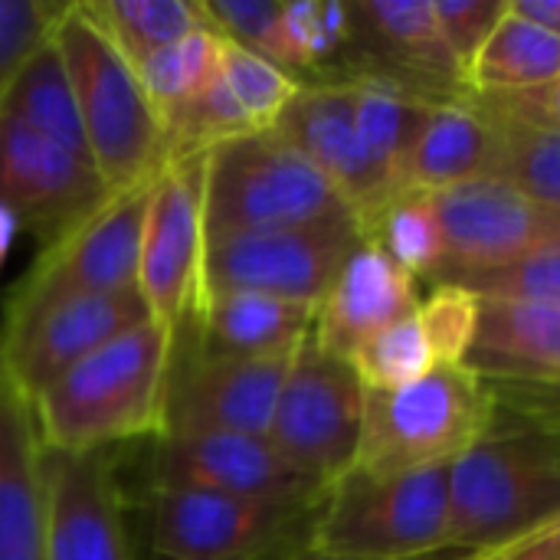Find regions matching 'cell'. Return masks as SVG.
Masks as SVG:
<instances>
[{
  "label": "cell",
  "instance_id": "1",
  "mask_svg": "<svg viewBox=\"0 0 560 560\" xmlns=\"http://www.w3.org/2000/svg\"><path fill=\"white\" fill-rule=\"evenodd\" d=\"M174 335L148 318L66 371L33 400L49 453H102L164 433Z\"/></svg>",
  "mask_w": 560,
  "mask_h": 560
},
{
  "label": "cell",
  "instance_id": "2",
  "mask_svg": "<svg viewBox=\"0 0 560 560\" xmlns=\"http://www.w3.org/2000/svg\"><path fill=\"white\" fill-rule=\"evenodd\" d=\"M560 515V440L495 410L486 436L450 469L443 548L492 555Z\"/></svg>",
  "mask_w": 560,
  "mask_h": 560
},
{
  "label": "cell",
  "instance_id": "3",
  "mask_svg": "<svg viewBox=\"0 0 560 560\" xmlns=\"http://www.w3.org/2000/svg\"><path fill=\"white\" fill-rule=\"evenodd\" d=\"M52 39L75 95L92 164L108 194L154 180L167 164L161 115L135 66L105 36L85 0L62 3Z\"/></svg>",
  "mask_w": 560,
  "mask_h": 560
},
{
  "label": "cell",
  "instance_id": "4",
  "mask_svg": "<svg viewBox=\"0 0 560 560\" xmlns=\"http://www.w3.org/2000/svg\"><path fill=\"white\" fill-rule=\"evenodd\" d=\"M354 217L328 177L276 131H246L207 151V243Z\"/></svg>",
  "mask_w": 560,
  "mask_h": 560
},
{
  "label": "cell",
  "instance_id": "5",
  "mask_svg": "<svg viewBox=\"0 0 560 560\" xmlns=\"http://www.w3.org/2000/svg\"><path fill=\"white\" fill-rule=\"evenodd\" d=\"M492 417L489 384L466 364H440L397 390H368L354 469L394 476L453 466L486 436Z\"/></svg>",
  "mask_w": 560,
  "mask_h": 560
},
{
  "label": "cell",
  "instance_id": "6",
  "mask_svg": "<svg viewBox=\"0 0 560 560\" xmlns=\"http://www.w3.org/2000/svg\"><path fill=\"white\" fill-rule=\"evenodd\" d=\"M450 469L345 472L322 499L312 548L351 560H417L443 551Z\"/></svg>",
  "mask_w": 560,
  "mask_h": 560
},
{
  "label": "cell",
  "instance_id": "7",
  "mask_svg": "<svg viewBox=\"0 0 560 560\" xmlns=\"http://www.w3.org/2000/svg\"><path fill=\"white\" fill-rule=\"evenodd\" d=\"M144 560H276L312 545L318 502H259L217 492H141Z\"/></svg>",
  "mask_w": 560,
  "mask_h": 560
},
{
  "label": "cell",
  "instance_id": "8",
  "mask_svg": "<svg viewBox=\"0 0 560 560\" xmlns=\"http://www.w3.org/2000/svg\"><path fill=\"white\" fill-rule=\"evenodd\" d=\"M151 184L154 180L112 194L66 236L43 246L30 272L7 295L0 331L16 328L30 315L66 299L138 289L141 230Z\"/></svg>",
  "mask_w": 560,
  "mask_h": 560
},
{
  "label": "cell",
  "instance_id": "9",
  "mask_svg": "<svg viewBox=\"0 0 560 560\" xmlns=\"http://www.w3.org/2000/svg\"><path fill=\"white\" fill-rule=\"evenodd\" d=\"M364 394L354 364L308 335L282 384L269 443L318 486H335L358 463Z\"/></svg>",
  "mask_w": 560,
  "mask_h": 560
},
{
  "label": "cell",
  "instance_id": "10",
  "mask_svg": "<svg viewBox=\"0 0 560 560\" xmlns=\"http://www.w3.org/2000/svg\"><path fill=\"white\" fill-rule=\"evenodd\" d=\"M203 161L207 154L167 161L148 194L138 292L151 318L180 338L194 322L203 295Z\"/></svg>",
  "mask_w": 560,
  "mask_h": 560
},
{
  "label": "cell",
  "instance_id": "11",
  "mask_svg": "<svg viewBox=\"0 0 560 560\" xmlns=\"http://www.w3.org/2000/svg\"><path fill=\"white\" fill-rule=\"evenodd\" d=\"M361 240L364 233L358 217H338L312 226L240 233L207 243L203 295L256 292L318 305Z\"/></svg>",
  "mask_w": 560,
  "mask_h": 560
},
{
  "label": "cell",
  "instance_id": "12",
  "mask_svg": "<svg viewBox=\"0 0 560 560\" xmlns=\"http://www.w3.org/2000/svg\"><path fill=\"white\" fill-rule=\"evenodd\" d=\"M335 82H381L433 105L469 98L466 75L443 39L433 0L351 3V43Z\"/></svg>",
  "mask_w": 560,
  "mask_h": 560
},
{
  "label": "cell",
  "instance_id": "13",
  "mask_svg": "<svg viewBox=\"0 0 560 560\" xmlns=\"http://www.w3.org/2000/svg\"><path fill=\"white\" fill-rule=\"evenodd\" d=\"M141 492L187 489L259 502H318L328 489L295 469L269 436L164 433L144 443Z\"/></svg>",
  "mask_w": 560,
  "mask_h": 560
},
{
  "label": "cell",
  "instance_id": "14",
  "mask_svg": "<svg viewBox=\"0 0 560 560\" xmlns=\"http://www.w3.org/2000/svg\"><path fill=\"white\" fill-rule=\"evenodd\" d=\"M430 197L446 236V259L433 285L532 253L560 249V207L505 180L486 177Z\"/></svg>",
  "mask_w": 560,
  "mask_h": 560
},
{
  "label": "cell",
  "instance_id": "15",
  "mask_svg": "<svg viewBox=\"0 0 560 560\" xmlns=\"http://www.w3.org/2000/svg\"><path fill=\"white\" fill-rule=\"evenodd\" d=\"M292 358H207L174 341L164 433L269 436Z\"/></svg>",
  "mask_w": 560,
  "mask_h": 560
},
{
  "label": "cell",
  "instance_id": "16",
  "mask_svg": "<svg viewBox=\"0 0 560 560\" xmlns=\"http://www.w3.org/2000/svg\"><path fill=\"white\" fill-rule=\"evenodd\" d=\"M121 450L49 453L43 560H138L118 472Z\"/></svg>",
  "mask_w": 560,
  "mask_h": 560
},
{
  "label": "cell",
  "instance_id": "17",
  "mask_svg": "<svg viewBox=\"0 0 560 560\" xmlns=\"http://www.w3.org/2000/svg\"><path fill=\"white\" fill-rule=\"evenodd\" d=\"M108 197L89 158L0 115V200L39 246L66 236Z\"/></svg>",
  "mask_w": 560,
  "mask_h": 560
},
{
  "label": "cell",
  "instance_id": "18",
  "mask_svg": "<svg viewBox=\"0 0 560 560\" xmlns=\"http://www.w3.org/2000/svg\"><path fill=\"white\" fill-rule=\"evenodd\" d=\"M148 318L151 308L138 289L66 299L30 315L16 328H3L0 364L13 387L33 404L79 361Z\"/></svg>",
  "mask_w": 560,
  "mask_h": 560
},
{
  "label": "cell",
  "instance_id": "19",
  "mask_svg": "<svg viewBox=\"0 0 560 560\" xmlns=\"http://www.w3.org/2000/svg\"><path fill=\"white\" fill-rule=\"evenodd\" d=\"M272 131L328 177L358 220L397 194L390 171L368 151L358 131L351 82H302Z\"/></svg>",
  "mask_w": 560,
  "mask_h": 560
},
{
  "label": "cell",
  "instance_id": "20",
  "mask_svg": "<svg viewBox=\"0 0 560 560\" xmlns=\"http://www.w3.org/2000/svg\"><path fill=\"white\" fill-rule=\"evenodd\" d=\"M420 285L423 282L400 269L384 249L361 240L328 285L325 299L315 305L312 338L325 351L351 361L361 345L420 308Z\"/></svg>",
  "mask_w": 560,
  "mask_h": 560
},
{
  "label": "cell",
  "instance_id": "21",
  "mask_svg": "<svg viewBox=\"0 0 560 560\" xmlns=\"http://www.w3.org/2000/svg\"><path fill=\"white\" fill-rule=\"evenodd\" d=\"M46 476L33 404L0 364V560H43Z\"/></svg>",
  "mask_w": 560,
  "mask_h": 560
},
{
  "label": "cell",
  "instance_id": "22",
  "mask_svg": "<svg viewBox=\"0 0 560 560\" xmlns=\"http://www.w3.org/2000/svg\"><path fill=\"white\" fill-rule=\"evenodd\" d=\"M463 364L489 384H560V305L479 299Z\"/></svg>",
  "mask_w": 560,
  "mask_h": 560
},
{
  "label": "cell",
  "instance_id": "23",
  "mask_svg": "<svg viewBox=\"0 0 560 560\" xmlns=\"http://www.w3.org/2000/svg\"><path fill=\"white\" fill-rule=\"evenodd\" d=\"M315 305L256 292L203 295L197 322L174 338L207 358H279L302 348L312 335Z\"/></svg>",
  "mask_w": 560,
  "mask_h": 560
},
{
  "label": "cell",
  "instance_id": "24",
  "mask_svg": "<svg viewBox=\"0 0 560 560\" xmlns=\"http://www.w3.org/2000/svg\"><path fill=\"white\" fill-rule=\"evenodd\" d=\"M495 164V125L466 98L440 105L423 138L397 174L400 190L440 194L459 184L492 177Z\"/></svg>",
  "mask_w": 560,
  "mask_h": 560
},
{
  "label": "cell",
  "instance_id": "25",
  "mask_svg": "<svg viewBox=\"0 0 560 560\" xmlns=\"http://www.w3.org/2000/svg\"><path fill=\"white\" fill-rule=\"evenodd\" d=\"M560 75V39L509 10L469 66V95L532 92Z\"/></svg>",
  "mask_w": 560,
  "mask_h": 560
},
{
  "label": "cell",
  "instance_id": "26",
  "mask_svg": "<svg viewBox=\"0 0 560 560\" xmlns=\"http://www.w3.org/2000/svg\"><path fill=\"white\" fill-rule=\"evenodd\" d=\"M0 115L92 161L89 144H85V128H82L75 95H72L62 56L56 49V39H49L20 72V79L13 82V89L7 92L0 105Z\"/></svg>",
  "mask_w": 560,
  "mask_h": 560
},
{
  "label": "cell",
  "instance_id": "27",
  "mask_svg": "<svg viewBox=\"0 0 560 560\" xmlns=\"http://www.w3.org/2000/svg\"><path fill=\"white\" fill-rule=\"evenodd\" d=\"M358 223L364 240L384 249L417 282H436L446 259V236L430 194L400 190Z\"/></svg>",
  "mask_w": 560,
  "mask_h": 560
},
{
  "label": "cell",
  "instance_id": "28",
  "mask_svg": "<svg viewBox=\"0 0 560 560\" xmlns=\"http://www.w3.org/2000/svg\"><path fill=\"white\" fill-rule=\"evenodd\" d=\"M85 7L135 69L187 33L210 26L203 0H85Z\"/></svg>",
  "mask_w": 560,
  "mask_h": 560
},
{
  "label": "cell",
  "instance_id": "29",
  "mask_svg": "<svg viewBox=\"0 0 560 560\" xmlns=\"http://www.w3.org/2000/svg\"><path fill=\"white\" fill-rule=\"evenodd\" d=\"M351 85H354L358 131H361L368 151L390 171V177L397 184L404 161L423 138V131L440 105H433L420 95H410L404 89L381 85V82H351Z\"/></svg>",
  "mask_w": 560,
  "mask_h": 560
},
{
  "label": "cell",
  "instance_id": "30",
  "mask_svg": "<svg viewBox=\"0 0 560 560\" xmlns=\"http://www.w3.org/2000/svg\"><path fill=\"white\" fill-rule=\"evenodd\" d=\"M223 36L213 26L194 30L184 39L171 43L167 49L144 59L135 72L141 89L148 92L158 115H167L180 102L200 95L220 79L223 69Z\"/></svg>",
  "mask_w": 560,
  "mask_h": 560
},
{
  "label": "cell",
  "instance_id": "31",
  "mask_svg": "<svg viewBox=\"0 0 560 560\" xmlns=\"http://www.w3.org/2000/svg\"><path fill=\"white\" fill-rule=\"evenodd\" d=\"M161 125H164L167 161L207 154L210 148H217L230 138L256 131L249 125L246 112L240 108V102L233 98V92L226 89L223 75L200 95H194V98L180 102L177 108H171L167 115H161Z\"/></svg>",
  "mask_w": 560,
  "mask_h": 560
},
{
  "label": "cell",
  "instance_id": "32",
  "mask_svg": "<svg viewBox=\"0 0 560 560\" xmlns=\"http://www.w3.org/2000/svg\"><path fill=\"white\" fill-rule=\"evenodd\" d=\"M351 364L364 384V390H397L407 387L430 371L440 368V358L417 318V312L381 335H374L368 345H361L351 354Z\"/></svg>",
  "mask_w": 560,
  "mask_h": 560
},
{
  "label": "cell",
  "instance_id": "33",
  "mask_svg": "<svg viewBox=\"0 0 560 560\" xmlns=\"http://www.w3.org/2000/svg\"><path fill=\"white\" fill-rule=\"evenodd\" d=\"M486 115V112H482ZM495 125L492 177L505 180L545 203L560 207V135H545L486 115Z\"/></svg>",
  "mask_w": 560,
  "mask_h": 560
},
{
  "label": "cell",
  "instance_id": "34",
  "mask_svg": "<svg viewBox=\"0 0 560 560\" xmlns=\"http://www.w3.org/2000/svg\"><path fill=\"white\" fill-rule=\"evenodd\" d=\"M220 75L256 131H272L279 125L282 112L289 108V102L295 98V92L302 89V82L295 75H289L282 66H276L266 56L243 49L230 39L223 43Z\"/></svg>",
  "mask_w": 560,
  "mask_h": 560
},
{
  "label": "cell",
  "instance_id": "35",
  "mask_svg": "<svg viewBox=\"0 0 560 560\" xmlns=\"http://www.w3.org/2000/svg\"><path fill=\"white\" fill-rule=\"evenodd\" d=\"M440 285H456L476 299H518V302H548L560 305V249H545L522 256L505 266L466 272Z\"/></svg>",
  "mask_w": 560,
  "mask_h": 560
},
{
  "label": "cell",
  "instance_id": "36",
  "mask_svg": "<svg viewBox=\"0 0 560 560\" xmlns=\"http://www.w3.org/2000/svg\"><path fill=\"white\" fill-rule=\"evenodd\" d=\"M62 3L0 0V105L30 59L52 39Z\"/></svg>",
  "mask_w": 560,
  "mask_h": 560
},
{
  "label": "cell",
  "instance_id": "37",
  "mask_svg": "<svg viewBox=\"0 0 560 560\" xmlns=\"http://www.w3.org/2000/svg\"><path fill=\"white\" fill-rule=\"evenodd\" d=\"M417 318L440 358V364H463L476 335L479 299L456 285H430Z\"/></svg>",
  "mask_w": 560,
  "mask_h": 560
},
{
  "label": "cell",
  "instance_id": "38",
  "mask_svg": "<svg viewBox=\"0 0 560 560\" xmlns=\"http://www.w3.org/2000/svg\"><path fill=\"white\" fill-rule=\"evenodd\" d=\"M512 10V0H433L436 23L443 30L446 46L453 49L463 75H469L472 59Z\"/></svg>",
  "mask_w": 560,
  "mask_h": 560
},
{
  "label": "cell",
  "instance_id": "39",
  "mask_svg": "<svg viewBox=\"0 0 560 560\" xmlns=\"http://www.w3.org/2000/svg\"><path fill=\"white\" fill-rule=\"evenodd\" d=\"M210 26L259 56L272 62L276 36H279V16H282V0H203Z\"/></svg>",
  "mask_w": 560,
  "mask_h": 560
},
{
  "label": "cell",
  "instance_id": "40",
  "mask_svg": "<svg viewBox=\"0 0 560 560\" xmlns=\"http://www.w3.org/2000/svg\"><path fill=\"white\" fill-rule=\"evenodd\" d=\"M469 102L502 121H515L532 131L560 135V75L555 82L532 89V92H515V95H469Z\"/></svg>",
  "mask_w": 560,
  "mask_h": 560
},
{
  "label": "cell",
  "instance_id": "41",
  "mask_svg": "<svg viewBox=\"0 0 560 560\" xmlns=\"http://www.w3.org/2000/svg\"><path fill=\"white\" fill-rule=\"evenodd\" d=\"M489 394L509 420L560 440V384H489Z\"/></svg>",
  "mask_w": 560,
  "mask_h": 560
},
{
  "label": "cell",
  "instance_id": "42",
  "mask_svg": "<svg viewBox=\"0 0 560 560\" xmlns=\"http://www.w3.org/2000/svg\"><path fill=\"white\" fill-rule=\"evenodd\" d=\"M505 555L512 560H560V515L551 525H545L541 532L505 548Z\"/></svg>",
  "mask_w": 560,
  "mask_h": 560
},
{
  "label": "cell",
  "instance_id": "43",
  "mask_svg": "<svg viewBox=\"0 0 560 560\" xmlns=\"http://www.w3.org/2000/svg\"><path fill=\"white\" fill-rule=\"evenodd\" d=\"M512 10L560 39V0H512Z\"/></svg>",
  "mask_w": 560,
  "mask_h": 560
},
{
  "label": "cell",
  "instance_id": "44",
  "mask_svg": "<svg viewBox=\"0 0 560 560\" xmlns=\"http://www.w3.org/2000/svg\"><path fill=\"white\" fill-rule=\"evenodd\" d=\"M476 558H479V555L443 548V551H436V555H427V558H417V560H476ZM276 560H351V558H335V555H325V551H315L312 545H305V548L289 551V555H282V558H276Z\"/></svg>",
  "mask_w": 560,
  "mask_h": 560
},
{
  "label": "cell",
  "instance_id": "45",
  "mask_svg": "<svg viewBox=\"0 0 560 560\" xmlns=\"http://www.w3.org/2000/svg\"><path fill=\"white\" fill-rule=\"evenodd\" d=\"M23 226H20V220H16V213L0 200V269H3V262L10 259V249H13V243H16V233H20Z\"/></svg>",
  "mask_w": 560,
  "mask_h": 560
},
{
  "label": "cell",
  "instance_id": "46",
  "mask_svg": "<svg viewBox=\"0 0 560 560\" xmlns=\"http://www.w3.org/2000/svg\"><path fill=\"white\" fill-rule=\"evenodd\" d=\"M476 560H512L505 551H492V555H479Z\"/></svg>",
  "mask_w": 560,
  "mask_h": 560
}]
</instances>
